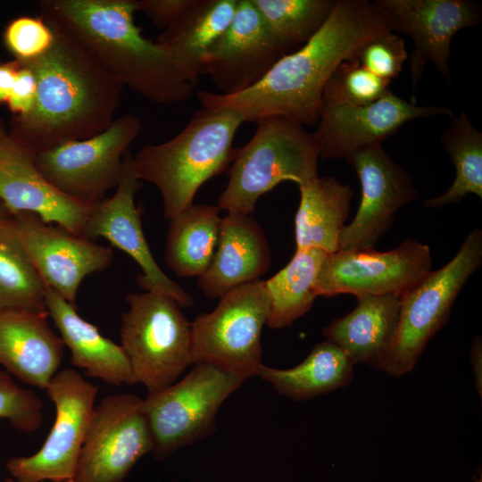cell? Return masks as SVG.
I'll return each instance as SVG.
<instances>
[{
  "label": "cell",
  "mask_w": 482,
  "mask_h": 482,
  "mask_svg": "<svg viewBox=\"0 0 482 482\" xmlns=\"http://www.w3.org/2000/svg\"><path fill=\"white\" fill-rule=\"evenodd\" d=\"M393 32L375 4L336 0L320 30L304 45L276 62L254 86L235 95L199 91L203 107L237 111L244 122L281 116L302 126L318 123L327 81L344 61L370 39Z\"/></svg>",
  "instance_id": "1"
},
{
  "label": "cell",
  "mask_w": 482,
  "mask_h": 482,
  "mask_svg": "<svg viewBox=\"0 0 482 482\" xmlns=\"http://www.w3.org/2000/svg\"><path fill=\"white\" fill-rule=\"evenodd\" d=\"M39 9L106 74L146 100L176 104L193 96L195 87L135 23L136 0H42Z\"/></svg>",
  "instance_id": "2"
},
{
  "label": "cell",
  "mask_w": 482,
  "mask_h": 482,
  "mask_svg": "<svg viewBox=\"0 0 482 482\" xmlns=\"http://www.w3.org/2000/svg\"><path fill=\"white\" fill-rule=\"evenodd\" d=\"M46 24L54 33L50 48L21 62L36 78L33 108L13 118L9 130L36 153L103 132L114 120L124 88L60 29Z\"/></svg>",
  "instance_id": "3"
},
{
  "label": "cell",
  "mask_w": 482,
  "mask_h": 482,
  "mask_svg": "<svg viewBox=\"0 0 482 482\" xmlns=\"http://www.w3.org/2000/svg\"><path fill=\"white\" fill-rule=\"evenodd\" d=\"M243 122L235 110L203 107L175 137L145 145L134 155L139 180L154 184L162 195L165 219L191 206L204 182L228 170Z\"/></svg>",
  "instance_id": "4"
},
{
  "label": "cell",
  "mask_w": 482,
  "mask_h": 482,
  "mask_svg": "<svg viewBox=\"0 0 482 482\" xmlns=\"http://www.w3.org/2000/svg\"><path fill=\"white\" fill-rule=\"evenodd\" d=\"M320 154L314 132L281 116L263 119L249 142L235 148L229 182L217 206L252 214L258 199L279 183L289 180L300 186L318 177Z\"/></svg>",
  "instance_id": "5"
},
{
  "label": "cell",
  "mask_w": 482,
  "mask_h": 482,
  "mask_svg": "<svg viewBox=\"0 0 482 482\" xmlns=\"http://www.w3.org/2000/svg\"><path fill=\"white\" fill-rule=\"evenodd\" d=\"M482 263V230L474 229L445 265L400 295L396 326L378 370L398 378L412 370L429 340L448 321L453 304Z\"/></svg>",
  "instance_id": "6"
},
{
  "label": "cell",
  "mask_w": 482,
  "mask_h": 482,
  "mask_svg": "<svg viewBox=\"0 0 482 482\" xmlns=\"http://www.w3.org/2000/svg\"><path fill=\"white\" fill-rule=\"evenodd\" d=\"M120 346L137 383L148 394L172 385L191 362L190 322L167 295L145 291L125 297Z\"/></svg>",
  "instance_id": "7"
},
{
  "label": "cell",
  "mask_w": 482,
  "mask_h": 482,
  "mask_svg": "<svg viewBox=\"0 0 482 482\" xmlns=\"http://www.w3.org/2000/svg\"><path fill=\"white\" fill-rule=\"evenodd\" d=\"M246 379L217 365L198 362L180 380L148 394L143 409L154 455L162 459L212 434L220 406Z\"/></svg>",
  "instance_id": "8"
},
{
  "label": "cell",
  "mask_w": 482,
  "mask_h": 482,
  "mask_svg": "<svg viewBox=\"0 0 482 482\" xmlns=\"http://www.w3.org/2000/svg\"><path fill=\"white\" fill-rule=\"evenodd\" d=\"M270 312L265 281L258 279L232 289L213 311L190 323L191 362H207L245 378L259 376L261 336Z\"/></svg>",
  "instance_id": "9"
},
{
  "label": "cell",
  "mask_w": 482,
  "mask_h": 482,
  "mask_svg": "<svg viewBox=\"0 0 482 482\" xmlns=\"http://www.w3.org/2000/svg\"><path fill=\"white\" fill-rule=\"evenodd\" d=\"M141 129L139 117L124 114L94 137L36 153L35 163L57 190L96 205L118 186L123 157Z\"/></svg>",
  "instance_id": "10"
},
{
  "label": "cell",
  "mask_w": 482,
  "mask_h": 482,
  "mask_svg": "<svg viewBox=\"0 0 482 482\" xmlns=\"http://www.w3.org/2000/svg\"><path fill=\"white\" fill-rule=\"evenodd\" d=\"M46 393L55 407L54 425L41 448L29 456H15L6 469L17 482L74 478L98 387L72 369L58 370Z\"/></svg>",
  "instance_id": "11"
},
{
  "label": "cell",
  "mask_w": 482,
  "mask_h": 482,
  "mask_svg": "<svg viewBox=\"0 0 482 482\" xmlns=\"http://www.w3.org/2000/svg\"><path fill=\"white\" fill-rule=\"evenodd\" d=\"M153 450L143 400L131 394L108 395L94 407L74 479L124 482L137 461Z\"/></svg>",
  "instance_id": "12"
},
{
  "label": "cell",
  "mask_w": 482,
  "mask_h": 482,
  "mask_svg": "<svg viewBox=\"0 0 482 482\" xmlns=\"http://www.w3.org/2000/svg\"><path fill=\"white\" fill-rule=\"evenodd\" d=\"M428 245L405 239L396 248L379 252L373 247L327 253L314 283L316 296L340 294L401 295L431 270Z\"/></svg>",
  "instance_id": "13"
},
{
  "label": "cell",
  "mask_w": 482,
  "mask_h": 482,
  "mask_svg": "<svg viewBox=\"0 0 482 482\" xmlns=\"http://www.w3.org/2000/svg\"><path fill=\"white\" fill-rule=\"evenodd\" d=\"M373 3L392 31L407 35L413 43L412 93L428 62L452 85L449 66L452 38L461 29L481 22L480 5L470 0H375Z\"/></svg>",
  "instance_id": "14"
},
{
  "label": "cell",
  "mask_w": 482,
  "mask_h": 482,
  "mask_svg": "<svg viewBox=\"0 0 482 482\" xmlns=\"http://www.w3.org/2000/svg\"><path fill=\"white\" fill-rule=\"evenodd\" d=\"M140 181L135 170L134 155L129 150L123 157L122 173L114 194L94 206L83 237L90 240L104 237L129 254L143 271L137 276V283L145 291L167 295L180 307H190L194 303L192 296L162 271L145 237L141 212L135 204Z\"/></svg>",
  "instance_id": "15"
},
{
  "label": "cell",
  "mask_w": 482,
  "mask_h": 482,
  "mask_svg": "<svg viewBox=\"0 0 482 482\" xmlns=\"http://www.w3.org/2000/svg\"><path fill=\"white\" fill-rule=\"evenodd\" d=\"M12 220L24 250L46 286L74 305L83 279L103 271L113 260L112 247L45 222L34 213L17 212Z\"/></svg>",
  "instance_id": "16"
},
{
  "label": "cell",
  "mask_w": 482,
  "mask_h": 482,
  "mask_svg": "<svg viewBox=\"0 0 482 482\" xmlns=\"http://www.w3.org/2000/svg\"><path fill=\"white\" fill-rule=\"evenodd\" d=\"M436 115L453 116L451 109L417 105L392 91L366 105L321 102L314 132L322 159H346L354 152L381 145L404 123Z\"/></svg>",
  "instance_id": "17"
},
{
  "label": "cell",
  "mask_w": 482,
  "mask_h": 482,
  "mask_svg": "<svg viewBox=\"0 0 482 482\" xmlns=\"http://www.w3.org/2000/svg\"><path fill=\"white\" fill-rule=\"evenodd\" d=\"M345 161L359 177L362 197L357 212L341 231L339 250L373 247L392 226L403 205L417 199L410 173L381 145L360 149Z\"/></svg>",
  "instance_id": "18"
},
{
  "label": "cell",
  "mask_w": 482,
  "mask_h": 482,
  "mask_svg": "<svg viewBox=\"0 0 482 482\" xmlns=\"http://www.w3.org/2000/svg\"><path fill=\"white\" fill-rule=\"evenodd\" d=\"M36 152L14 137L0 119V200L13 215L31 212L83 237L95 205L53 187L35 163Z\"/></svg>",
  "instance_id": "19"
},
{
  "label": "cell",
  "mask_w": 482,
  "mask_h": 482,
  "mask_svg": "<svg viewBox=\"0 0 482 482\" xmlns=\"http://www.w3.org/2000/svg\"><path fill=\"white\" fill-rule=\"evenodd\" d=\"M289 54L273 37L252 0H237L231 23L211 47L204 68L221 95H235L257 84Z\"/></svg>",
  "instance_id": "20"
},
{
  "label": "cell",
  "mask_w": 482,
  "mask_h": 482,
  "mask_svg": "<svg viewBox=\"0 0 482 482\" xmlns=\"http://www.w3.org/2000/svg\"><path fill=\"white\" fill-rule=\"evenodd\" d=\"M271 262L270 247L261 225L251 214L228 212L221 218L217 247L197 286L211 299L260 279Z\"/></svg>",
  "instance_id": "21"
},
{
  "label": "cell",
  "mask_w": 482,
  "mask_h": 482,
  "mask_svg": "<svg viewBox=\"0 0 482 482\" xmlns=\"http://www.w3.org/2000/svg\"><path fill=\"white\" fill-rule=\"evenodd\" d=\"M47 312H0V364L21 381L46 389L58 371L64 344Z\"/></svg>",
  "instance_id": "22"
},
{
  "label": "cell",
  "mask_w": 482,
  "mask_h": 482,
  "mask_svg": "<svg viewBox=\"0 0 482 482\" xmlns=\"http://www.w3.org/2000/svg\"><path fill=\"white\" fill-rule=\"evenodd\" d=\"M45 303L64 345L71 350L73 366L112 386L137 384L122 347L80 317L76 305L47 286Z\"/></svg>",
  "instance_id": "23"
},
{
  "label": "cell",
  "mask_w": 482,
  "mask_h": 482,
  "mask_svg": "<svg viewBox=\"0 0 482 482\" xmlns=\"http://www.w3.org/2000/svg\"><path fill=\"white\" fill-rule=\"evenodd\" d=\"M237 5V0H193L180 17L155 39L195 87L204 75L211 47L229 28Z\"/></svg>",
  "instance_id": "24"
},
{
  "label": "cell",
  "mask_w": 482,
  "mask_h": 482,
  "mask_svg": "<svg viewBox=\"0 0 482 482\" xmlns=\"http://www.w3.org/2000/svg\"><path fill=\"white\" fill-rule=\"evenodd\" d=\"M356 300V306L350 313L331 321L322 333L353 365L365 363L378 369L396 326L400 295H360Z\"/></svg>",
  "instance_id": "25"
},
{
  "label": "cell",
  "mask_w": 482,
  "mask_h": 482,
  "mask_svg": "<svg viewBox=\"0 0 482 482\" xmlns=\"http://www.w3.org/2000/svg\"><path fill=\"white\" fill-rule=\"evenodd\" d=\"M298 187L300 202L295 220L296 250L337 252L353 189L333 176H318Z\"/></svg>",
  "instance_id": "26"
},
{
  "label": "cell",
  "mask_w": 482,
  "mask_h": 482,
  "mask_svg": "<svg viewBox=\"0 0 482 482\" xmlns=\"http://www.w3.org/2000/svg\"><path fill=\"white\" fill-rule=\"evenodd\" d=\"M217 205L192 204L170 219L164 258L179 277H200L210 266L220 228Z\"/></svg>",
  "instance_id": "27"
},
{
  "label": "cell",
  "mask_w": 482,
  "mask_h": 482,
  "mask_svg": "<svg viewBox=\"0 0 482 482\" xmlns=\"http://www.w3.org/2000/svg\"><path fill=\"white\" fill-rule=\"evenodd\" d=\"M353 367L347 355L326 340L317 344L297 366L280 370L263 365L259 376L280 395L303 401L348 386L353 378Z\"/></svg>",
  "instance_id": "28"
},
{
  "label": "cell",
  "mask_w": 482,
  "mask_h": 482,
  "mask_svg": "<svg viewBox=\"0 0 482 482\" xmlns=\"http://www.w3.org/2000/svg\"><path fill=\"white\" fill-rule=\"evenodd\" d=\"M326 255L320 249L296 250L288 264L265 281L270 296L268 327H290L309 312L317 297L314 283Z\"/></svg>",
  "instance_id": "29"
},
{
  "label": "cell",
  "mask_w": 482,
  "mask_h": 482,
  "mask_svg": "<svg viewBox=\"0 0 482 482\" xmlns=\"http://www.w3.org/2000/svg\"><path fill=\"white\" fill-rule=\"evenodd\" d=\"M451 118L441 142L453 163L455 178L444 194L424 201L428 208L456 204L469 194L482 198V133L471 124L465 112Z\"/></svg>",
  "instance_id": "30"
},
{
  "label": "cell",
  "mask_w": 482,
  "mask_h": 482,
  "mask_svg": "<svg viewBox=\"0 0 482 482\" xmlns=\"http://www.w3.org/2000/svg\"><path fill=\"white\" fill-rule=\"evenodd\" d=\"M45 292L46 284L24 250L13 220L0 226V312H47Z\"/></svg>",
  "instance_id": "31"
},
{
  "label": "cell",
  "mask_w": 482,
  "mask_h": 482,
  "mask_svg": "<svg viewBox=\"0 0 482 482\" xmlns=\"http://www.w3.org/2000/svg\"><path fill=\"white\" fill-rule=\"evenodd\" d=\"M252 1L270 33L289 53L320 30L336 3V0Z\"/></svg>",
  "instance_id": "32"
},
{
  "label": "cell",
  "mask_w": 482,
  "mask_h": 482,
  "mask_svg": "<svg viewBox=\"0 0 482 482\" xmlns=\"http://www.w3.org/2000/svg\"><path fill=\"white\" fill-rule=\"evenodd\" d=\"M389 83L353 60H345L327 81L322 101L347 105L370 104L391 91Z\"/></svg>",
  "instance_id": "33"
},
{
  "label": "cell",
  "mask_w": 482,
  "mask_h": 482,
  "mask_svg": "<svg viewBox=\"0 0 482 482\" xmlns=\"http://www.w3.org/2000/svg\"><path fill=\"white\" fill-rule=\"evenodd\" d=\"M43 406L34 391L19 386L9 372L0 370V419L17 430L32 433L42 425Z\"/></svg>",
  "instance_id": "34"
},
{
  "label": "cell",
  "mask_w": 482,
  "mask_h": 482,
  "mask_svg": "<svg viewBox=\"0 0 482 482\" xmlns=\"http://www.w3.org/2000/svg\"><path fill=\"white\" fill-rule=\"evenodd\" d=\"M407 57L403 38L395 32H389L364 43L352 60L374 75L391 81L400 74Z\"/></svg>",
  "instance_id": "35"
},
{
  "label": "cell",
  "mask_w": 482,
  "mask_h": 482,
  "mask_svg": "<svg viewBox=\"0 0 482 482\" xmlns=\"http://www.w3.org/2000/svg\"><path fill=\"white\" fill-rule=\"evenodd\" d=\"M4 38L15 60L26 62L43 55L50 48L54 33L40 16H22L9 23Z\"/></svg>",
  "instance_id": "36"
},
{
  "label": "cell",
  "mask_w": 482,
  "mask_h": 482,
  "mask_svg": "<svg viewBox=\"0 0 482 482\" xmlns=\"http://www.w3.org/2000/svg\"><path fill=\"white\" fill-rule=\"evenodd\" d=\"M19 62L15 80L6 102L14 118H21L29 113L37 94V81L33 71L24 63Z\"/></svg>",
  "instance_id": "37"
},
{
  "label": "cell",
  "mask_w": 482,
  "mask_h": 482,
  "mask_svg": "<svg viewBox=\"0 0 482 482\" xmlns=\"http://www.w3.org/2000/svg\"><path fill=\"white\" fill-rule=\"evenodd\" d=\"M137 11L144 12L158 29L173 24L193 0H136Z\"/></svg>",
  "instance_id": "38"
},
{
  "label": "cell",
  "mask_w": 482,
  "mask_h": 482,
  "mask_svg": "<svg viewBox=\"0 0 482 482\" xmlns=\"http://www.w3.org/2000/svg\"><path fill=\"white\" fill-rule=\"evenodd\" d=\"M19 66L17 60L0 63V103L7 102Z\"/></svg>",
  "instance_id": "39"
},
{
  "label": "cell",
  "mask_w": 482,
  "mask_h": 482,
  "mask_svg": "<svg viewBox=\"0 0 482 482\" xmlns=\"http://www.w3.org/2000/svg\"><path fill=\"white\" fill-rule=\"evenodd\" d=\"M470 361L473 368L474 381L479 395H482V343L480 336H477L471 344Z\"/></svg>",
  "instance_id": "40"
},
{
  "label": "cell",
  "mask_w": 482,
  "mask_h": 482,
  "mask_svg": "<svg viewBox=\"0 0 482 482\" xmlns=\"http://www.w3.org/2000/svg\"><path fill=\"white\" fill-rule=\"evenodd\" d=\"M13 215L0 200V226L8 225L12 222Z\"/></svg>",
  "instance_id": "41"
},
{
  "label": "cell",
  "mask_w": 482,
  "mask_h": 482,
  "mask_svg": "<svg viewBox=\"0 0 482 482\" xmlns=\"http://www.w3.org/2000/svg\"><path fill=\"white\" fill-rule=\"evenodd\" d=\"M46 482H78V481L75 480L74 478H71V479H65V480H60V481H46Z\"/></svg>",
  "instance_id": "42"
},
{
  "label": "cell",
  "mask_w": 482,
  "mask_h": 482,
  "mask_svg": "<svg viewBox=\"0 0 482 482\" xmlns=\"http://www.w3.org/2000/svg\"><path fill=\"white\" fill-rule=\"evenodd\" d=\"M4 482H14L12 478H6Z\"/></svg>",
  "instance_id": "43"
},
{
  "label": "cell",
  "mask_w": 482,
  "mask_h": 482,
  "mask_svg": "<svg viewBox=\"0 0 482 482\" xmlns=\"http://www.w3.org/2000/svg\"><path fill=\"white\" fill-rule=\"evenodd\" d=\"M477 482H481V478H479V480H477Z\"/></svg>",
  "instance_id": "44"
}]
</instances>
